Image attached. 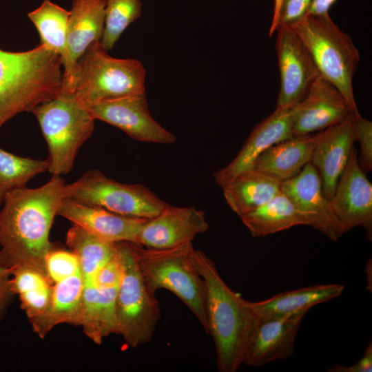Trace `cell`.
<instances>
[{
    "instance_id": "1",
    "label": "cell",
    "mask_w": 372,
    "mask_h": 372,
    "mask_svg": "<svg viewBox=\"0 0 372 372\" xmlns=\"http://www.w3.org/2000/svg\"><path fill=\"white\" fill-rule=\"evenodd\" d=\"M65 185L61 176H52L37 188L23 187L6 195L0 211L1 265L34 268L46 275L50 231Z\"/></svg>"
},
{
    "instance_id": "2",
    "label": "cell",
    "mask_w": 372,
    "mask_h": 372,
    "mask_svg": "<svg viewBox=\"0 0 372 372\" xmlns=\"http://www.w3.org/2000/svg\"><path fill=\"white\" fill-rule=\"evenodd\" d=\"M190 258L206 289L208 330L220 372H236L244 362L246 349L258 316L241 296L220 276L214 262L194 247Z\"/></svg>"
},
{
    "instance_id": "3",
    "label": "cell",
    "mask_w": 372,
    "mask_h": 372,
    "mask_svg": "<svg viewBox=\"0 0 372 372\" xmlns=\"http://www.w3.org/2000/svg\"><path fill=\"white\" fill-rule=\"evenodd\" d=\"M61 65L60 56L41 43L24 52L0 49V129L61 93Z\"/></svg>"
},
{
    "instance_id": "4",
    "label": "cell",
    "mask_w": 372,
    "mask_h": 372,
    "mask_svg": "<svg viewBox=\"0 0 372 372\" xmlns=\"http://www.w3.org/2000/svg\"><path fill=\"white\" fill-rule=\"evenodd\" d=\"M289 27L308 50L319 74L338 88L353 112L358 111L353 78L360 56L350 36L338 28L329 14L307 15Z\"/></svg>"
},
{
    "instance_id": "5",
    "label": "cell",
    "mask_w": 372,
    "mask_h": 372,
    "mask_svg": "<svg viewBox=\"0 0 372 372\" xmlns=\"http://www.w3.org/2000/svg\"><path fill=\"white\" fill-rule=\"evenodd\" d=\"M192 242L169 249H152L134 243L137 264L152 294L167 289L187 305L207 333L206 289L190 258Z\"/></svg>"
},
{
    "instance_id": "6",
    "label": "cell",
    "mask_w": 372,
    "mask_h": 372,
    "mask_svg": "<svg viewBox=\"0 0 372 372\" xmlns=\"http://www.w3.org/2000/svg\"><path fill=\"white\" fill-rule=\"evenodd\" d=\"M31 112L48 145V171L52 176L68 174L80 148L93 133L95 119L73 94L63 93L37 105Z\"/></svg>"
},
{
    "instance_id": "7",
    "label": "cell",
    "mask_w": 372,
    "mask_h": 372,
    "mask_svg": "<svg viewBox=\"0 0 372 372\" xmlns=\"http://www.w3.org/2000/svg\"><path fill=\"white\" fill-rule=\"evenodd\" d=\"M78 63V81L73 95L85 108L145 92L143 64L136 59L111 56L100 41L87 48Z\"/></svg>"
},
{
    "instance_id": "8",
    "label": "cell",
    "mask_w": 372,
    "mask_h": 372,
    "mask_svg": "<svg viewBox=\"0 0 372 372\" xmlns=\"http://www.w3.org/2000/svg\"><path fill=\"white\" fill-rule=\"evenodd\" d=\"M123 275L118 287L115 315L116 334L136 348L149 342L161 317L159 302L147 289L140 272L134 243L118 242Z\"/></svg>"
},
{
    "instance_id": "9",
    "label": "cell",
    "mask_w": 372,
    "mask_h": 372,
    "mask_svg": "<svg viewBox=\"0 0 372 372\" xmlns=\"http://www.w3.org/2000/svg\"><path fill=\"white\" fill-rule=\"evenodd\" d=\"M65 197L112 212L149 219L169 204L142 184H125L106 176L99 169L85 172L65 185Z\"/></svg>"
},
{
    "instance_id": "10",
    "label": "cell",
    "mask_w": 372,
    "mask_h": 372,
    "mask_svg": "<svg viewBox=\"0 0 372 372\" xmlns=\"http://www.w3.org/2000/svg\"><path fill=\"white\" fill-rule=\"evenodd\" d=\"M276 51L280 76V88L276 108H290L307 94L320 75L308 50L289 26L277 30Z\"/></svg>"
},
{
    "instance_id": "11",
    "label": "cell",
    "mask_w": 372,
    "mask_h": 372,
    "mask_svg": "<svg viewBox=\"0 0 372 372\" xmlns=\"http://www.w3.org/2000/svg\"><path fill=\"white\" fill-rule=\"evenodd\" d=\"M86 109L94 119L120 129L136 141L167 145L176 141V136L152 116L145 92L100 102Z\"/></svg>"
},
{
    "instance_id": "12",
    "label": "cell",
    "mask_w": 372,
    "mask_h": 372,
    "mask_svg": "<svg viewBox=\"0 0 372 372\" xmlns=\"http://www.w3.org/2000/svg\"><path fill=\"white\" fill-rule=\"evenodd\" d=\"M281 192L304 218L307 225L333 241L342 236V226L323 194L320 174L311 161L296 176L282 183Z\"/></svg>"
},
{
    "instance_id": "13",
    "label": "cell",
    "mask_w": 372,
    "mask_h": 372,
    "mask_svg": "<svg viewBox=\"0 0 372 372\" xmlns=\"http://www.w3.org/2000/svg\"><path fill=\"white\" fill-rule=\"evenodd\" d=\"M330 203L344 233L362 227L371 241L372 185L360 166L355 146Z\"/></svg>"
},
{
    "instance_id": "14",
    "label": "cell",
    "mask_w": 372,
    "mask_h": 372,
    "mask_svg": "<svg viewBox=\"0 0 372 372\" xmlns=\"http://www.w3.org/2000/svg\"><path fill=\"white\" fill-rule=\"evenodd\" d=\"M352 112L338 88L319 75L305 96L291 107L293 134L305 136L322 131Z\"/></svg>"
},
{
    "instance_id": "15",
    "label": "cell",
    "mask_w": 372,
    "mask_h": 372,
    "mask_svg": "<svg viewBox=\"0 0 372 372\" xmlns=\"http://www.w3.org/2000/svg\"><path fill=\"white\" fill-rule=\"evenodd\" d=\"M209 229L204 211L194 207L168 205L142 226L135 244L152 249H169L192 242Z\"/></svg>"
},
{
    "instance_id": "16",
    "label": "cell",
    "mask_w": 372,
    "mask_h": 372,
    "mask_svg": "<svg viewBox=\"0 0 372 372\" xmlns=\"http://www.w3.org/2000/svg\"><path fill=\"white\" fill-rule=\"evenodd\" d=\"M307 313L276 318L258 316L243 364L260 366L291 356L297 333Z\"/></svg>"
},
{
    "instance_id": "17",
    "label": "cell",
    "mask_w": 372,
    "mask_h": 372,
    "mask_svg": "<svg viewBox=\"0 0 372 372\" xmlns=\"http://www.w3.org/2000/svg\"><path fill=\"white\" fill-rule=\"evenodd\" d=\"M292 136L291 107L276 108L254 127L234 159L214 174L216 182L222 187L239 174L253 169L266 149Z\"/></svg>"
},
{
    "instance_id": "18",
    "label": "cell",
    "mask_w": 372,
    "mask_h": 372,
    "mask_svg": "<svg viewBox=\"0 0 372 372\" xmlns=\"http://www.w3.org/2000/svg\"><path fill=\"white\" fill-rule=\"evenodd\" d=\"M58 215L89 233L113 242L136 243L137 236L147 220L120 215L66 197L60 205Z\"/></svg>"
},
{
    "instance_id": "19",
    "label": "cell",
    "mask_w": 372,
    "mask_h": 372,
    "mask_svg": "<svg viewBox=\"0 0 372 372\" xmlns=\"http://www.w3.org/2000/svg\"><path fill=\"white\" fill-rule=\"evenodd\" d=\"M355 141L351 114L341 122L322 131L311 162L320 174L323 194L329 200L334 194Z\"/></svg>"
},
{
    "instance_id": "20",
    "label": "cell",
    "mask_w": 372,
    "mask_h": 372,
    "mask_svg": "<svg viewBox=\"0 0 372 372\" xmlns=\"http://www.w3.org/2000/svg\"><path fill=\"white\" fill-rule=\"evenodd\" d=\"M28 16L39 32L40 43L52 50L61 58L63 67L61 93L73 94L78 81L79 63L72 59L68 45L70 11L50 0H44Z\"/></svg>"
},
{
    "instance_id": "21",
    "label": "cell",
    "mask_w": 372,
    "mask_h": 372,
    "mask_svg": "<svg viewBox=\"0 0 372 372\" xmlns=\"http://www.w3.org/2000/svg\"><path fill=\"white\" fill-rule=\"evenodd\" d=\"M321 133L293 136L271 146L259 156L253 169L282 183L294 177L311 161Z\"/></svg>"
},
{
    "instance_id": "22",
    "label": "cell",
    "mask_w": 372,
    "mask_h": 372,
    "mask_svg": "<svg viewBox=\"0 0 372 372\" xmlns=\"http://www.w3.org/2000/svg\"><path fill=\"white\" fill-rule=\"evenodd\" d=\"M83 281L81 270L53 284L51 300L46 311L30 322L41 338L56 326L67 323L79 325Z\"/></svg>"
},
{
    "instance_id": "23",
    "label": "cell",
    "mask_w": 372,
    "mask_h": 372,
    "mask_svg": "<svg viewBox=\"0 0 372 372\" xmlns=\"http://www.w3.org/2000/svg\"><path fill=\"white\" fill-rule=\"evenodd\" d=\"M344 286L338 283L317 285L279 293L268 299L250 302L258 316L282 317L308 312L317 304L340 296Z\"/></svg>"
},
{
    "instance_id": "24",
    "label": "cell",
    "mask_w": 372,
    "mask_h": 372,
    "mask_svg": "<svg viewBox=\"0 0 372 372\" xmlns=\"http://www.w3.org/2000/svg\"><path fill=\"white\" fill-rule=\"evenodd\" d=\"M281 184L251 169L239 174L222 188L227 203L240 217L280 194Z\"/></svg>"
},
{
    "instance_id": "25",
    "label": "cell",
    "mask_w": 372,
    "mask_h": 372,
    "mask_svg": "<svg viewBox=\"0 0 372 372\" xmlns=\"http://www.w3.org/2000/svg\"><path fill=\"white\" fill-rule=\"evenodd\" d=\"M105 0H72L68 23V41L78 63L87 48L101 41L105 28Z\"/></svg>"
},
{
    "instance_id": "26",
    "label": "cell",
    "mask_w": 372,
    "mask_h": 372,
    "mask_svg": "<svg viewBox=\"0 0 372 372\" xmlns=\"http://www.w3.org/2000/svg\"><path fill=\"white\" fill-rule=\"evenodd\" d=\"M240 218L255 237L266 236L297 225H307L304 218L282 192Z\"/></svg>"
},
{
    "instance_id": "27",
    "label": "cell",
    "mask_w": 372,
    "mask_h": 372,
    "mask_svg": "<svg viewBox=\"0 0 372 372\" xmlns=\"http://www.w3.org/2000/svg\"><path fill=\"white\" fill-rule=\"evenodd\" d=\"M11 287L21 301V307L30 322L37 319L48 309L53 284L45 274L30 267L11 269Z\"/></svg>"
},
{
    "instance_id": "28",
    "label": "cell",
    "mask_w": 372,
    "mask_h": 372,
    "mask_svg": "<svg viewBox=\"0 0 372 372\" xmlns=\"http://www.w3.org/2000/svg\"><path fill=\"white\" fill-rule=\"evenodd\" d=\"M48 169L47 160L17 156L0 147V205L10 192Z\"/></svg>"
},
{
    "instance_id": "29",
    "label": "cell",
    "mask_w": 372,
    "mask_h": 372,
    "mask_svg": "<svg viewBox=\"0 0 372 372\" xmlns=\"http://www.w3.org/2000/svg\"><path fill=\"white\" fill-rule=\"evenodd\" d=\"M140 0H105V28L100 41L103 48L111 50L124 31L142 12Z\"/></svg>"
},
{
    "instance_id": "30",
    "label": "cell",
    "mask_w": 372,
    "mask_h": 372,
    "mask_svg": "<svg viewBox=\"0 0 372 372\" xmlns=\"http://www.w3.org/2000/svg\"><path fill=\"white\" fill-rule=\"evenodd\" d=\"M45 269L46 276L54 284L79 272L80 260L71 250L52 249V247L45 260Z\"/></svg>"
},
{
    "instance_id": "31",
    "label": "cell",
    "mask_w": 372,
    "mask_h": 372,
    "mask_svg": "<svg viewBox=\"0 0 372 372\" xmlns=\"http://www.w3.org/2000/svg\"><path fill=\"white\" fill-rule=\"evenodd\" d=\"M356 141L360 147L359 164L366 172L372 169V123L363 118L358 111L351 113Z\"/></svg>"
},
{
    "instance_id": "32",
    "label": "cell",
    "mask_w": 372,
    "mask_h": 372,
    "mask_svg": "<svg viewBox=\"0 0 372 372\" xmlns=\"http://www.w3.org/2000/svg\"><path fill=\"white\" fill-rule=\"evenodd\" d=\"M312 0H283L277 21V29L290 26L307 15Z\"/></svg>"
},
{
    "instance_id": "33",
    "label": "cell",
    "mask_w": 372,
    "mask_h": 372,
    "mask_svg": "<svg viewBox=\"0 0 372 372\" xmlns=\"http://www.w3.org/2000/svg\"><path fill=\"white\" fill-rule=\"evenodd\" d=\"M14 295L11 287V269L0 265V321L3 318Z\"/></svg>"
},
{
    "instance_id": "34",
    "label": "cell",
    "mask_w": 372,
    "mask_h": 372,
    "mask_svg": "<svg viewBox=\"0 0 372 372\" xmlns=\"http://www.w3.org/2000/svg\"><path fill=\"white\" fill-rule=\"evenodd\" d=\"M328 372H371L372 371V342H370L362 358L353 365L348 366L335 364L329 368Z\"/></svg>"
},
{
    "instance_id": "35",
    "label": "cell",
    "mask_w": 372,
    "mask_h": 372,
    "mask_svg": "<svg viewBox=\"0 0 372 372\" xmlns=\"http://www.w3.org/2000/svg\"><path fill=\"white\" fill-rule=\"evenodd\" d=\"M336 0H312L309 8L307 15H324L329 14L328 11Z\"/></svg>"
},
{
    "instance_id": "36",
    "label": "cell",
    "mask_w": 372,
    "mask_h": 372,
    "mask_svg": "<svg viewBox=\"0 0 372 372\" xmlns=\"http://www.w3.org/2000/svg\"><path fill=\"white\" fill-rule=\"evenodd\" d=\"M282 1L283 0H274L273 19L269 32V37H271L277 30L278 17Z\"/></svg>"
}]
</instances>
